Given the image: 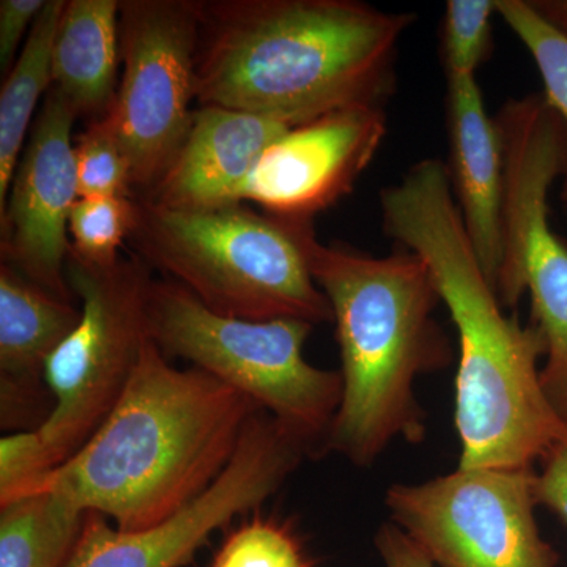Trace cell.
I'll return each instance as SVG.
<instances>
[{"label":"cell","instance_id":"23","mask_svg":"<svg viewBox=\"0 0 567 567\" xmlns=\"http://www.w3.org/2000/svg\"><path fill=\"white\" fill-rule=\"evenodd\" d=\"M496 0H450L442 22V55L447 76H476L492 51Z\"/></svg>","mask_w":567,"mask_h":567},{"label":"cell","instance_id":"3","mask_svg":"<svg viewBox=\"0 0 567 567\" xmlns=\"http://www.w3.org/2000/svg\"><path fill=\"white\" fill-rule=\"evenodd\" d=\"M259 412L207 372L175 368L148 339L99 431L22 495L52 492L122 532L155 527L218 480Z\"/></svg>","mask_w":567,"mask_h":567},{"label":"cell","instance_id":"11","mask_svg":"<svg viewBox=\"0 0 567 567\" xmlns=\"http://www.w3.org/2000/svg\"><path fill=\"white\" fill-rule=\"evenodd\" d=\"M309 456L274 416L259 412L246 425L233 461L203 495L155 527L122 532L87 513L69 567H182L237 516L262 506Z\"/></svg>","mask_w":567,"mask_h":567},{"label":"cell","instance_id":"4","mask_svg":"<svg viewBox=\"0 0 567 567\" xmlns=\"http://www.w3.org/2000/svg\"><path fill=\"white\" fill-rule=\"evenodd\" d=\"M309 271L333 309L341 350L342 401L328 451L352 464H374L394 440L424 439L417 377L454 360L436 322L442 303L423 260L402 248L372 257L323 245L309 224L303 237Z\"/></svg>","mask_w":567,"mask_h":567},{"label":"cell","instance_id":"17","mask_svg":"<svg viewBox=\"0 0 567 567\" xmlns=\"http://www.w3.org/2000/svg\"><path fill=\"white\" fill-rule=\"evenodd\" d=\"M121 2L65 0L54 47L52 87L78 114L103 118L117 96L121 66Z\"/></svg>","mask_w":567,"mask_h":567},{"label":"cell","instance_id":"6","mask_svg":"<svg viewBox=\"0 0 567 567\" xmlns=\"http://www.w3.org/2000/svg\"><path fill=\"white\" fill-rule=\"evenodd\" d=\"M136 256L226 317L333 323L303 248L308 219L260 215L244 205L175 210L136 197Z\"/></svg>","mask_w":567,"mask_h":567},{"label":"cell","instance_id":"13","mask_svg":"<svg viewBox=\"0 0 567 567\" xmlns=\"http://www.w3.org/2000/svg\"><path fill=\"white\" fill-rule=\"evenodd\" d=\"M386 132L380 106L347 107L292 126L254 167L244 203L251 200L276 218L311 221L352 193Z\"/></svg>","mask_w":567,"mask_h":567},{"label":"cell","instance_id":"21","mask_svg":"<svg viewBox=\"0 0 567 567\" xmlns=\"http://www.w3.org/2000/svg\"><path fill=\"white\" fill-rule=\"evenodd\" d=\"M137 223L136 197H80L70 213L71 251L87 262L107 265L132 238Z\"/></svg>","mask_w":567,"mask_h":567},{"label":"cell","instance_id":"12","mask_svg":"<svg viewBox=\"0 0 567 567\" xmlns=\"http://www.w3.org/2000/svg\"><path fill=\"white\" fill-rule=\"evenodd\" d=\"M78 117L69 100L51 87L0 213L2 264L66 301L73 297L65 278L70 213L80 199L71 142Z\"/></svg>","mask_w":567,"mask_h":567},{"label":"cell","instance_id":"1","mask_svg":"<svg viewBox=\"0 0 567 567\" xmlns=\"http://www.w3.org/2000/svg\"><path fill=\"white\" fill-rule=\"evenodd\" d=\"M383 230L423 260L456 328L458 468H533L567 425L540 382L546 342L507 316L462 221L445 163L413 164L380 196Z\"/></svg>","mask_w":567,"mask_h":567},{"label":"cell","instance_id":"26","mask_svg":"<svg viewBox=\"0 0 567 567\" xmlns=\"http://www.w3.org/2000/svg\"><path fill=\"white\" fill-rule=\"evenodd\" d=\"M543 461V470L535 476L537 505L546 506L567 525V432Z\"/></svg>","mask_w":567,"mask_h":567},{"label":"cell","instance_id":"19","mask_svg":"<svg viewBox=\"0 0 567 567\" xmlns=\"http://www.w3.org/2000/svg\"><path fill=\"white\" fill-rule=\"evenodd\" d=\"M87 514L52 492L0 505V567H69Z\"/></svg>","mask_w":567,"mask_h":567},{"label":"cell","instance_id":"15","mask_svg":"<svg viewBox=\"0 0 567 567\" xmlns=\"http://www.w3.org/2000/svg\"><path fill=\"white\" fill-rule=\"evenodd\" d=\"M81 320V309L0 267V423L9 431L39 427L50 410L44 368Z\"/></svg>","mask_w":567,"mask_h":567},{"label":"cell","instance_id":"10","mask_svg":"<svg viewBox=\"0 0 567 567\" xmlns=\"http://www.w3.org/2000/svg\"><path fill=\"white\" fill-rule=\"evenodd\" d=\"M199 2L122 0L117 96L104 117L132 164L134 194L162 178L192 126Z\"/></svg>","mask_w":567,"mask_h":567},{"label":"cell","instance_id":"27","mask_svg":"<svg viewBox=\"0 0 567 567\" xmlns=\"http://www.w3.org/2000/svg\"><path fill=\"white\" fill-rule=\"evenodd\" d=\"M375 547L385 567H435L427 555L395 524H385L379 529Z\"/></svg>","mask_w":567,"mask_h":567},{"label":"cell","instance_id":"16","mask_svg":"<svg viewBox=\"0 0 567 567\" xmlns=\"http://www.w3.org/2000/svg\"><path fill=\"white\" fill-rule=\"evenodd\" d=\"M450 175L462 221L495 289L505 251V156L476 76H447Z\"/></svg>","mask_w":567,"mask_h":567},{"label":"cell","instance_id":"9","mask_svg":"<svg viewBox=\"0 0 567 567\" xmlns=\"http://www.w3.org/2000/svg\"><path fill=\"white\" fill-rule=\"evenodd\" d=\"M533 468H457L394 484L386 506L435 567H557L537 527Z\"/></svg>","mask_w":567,"mask_h":567},{"label":"cell","instance_id":"25","mask_svg":"<svg viewBox=\"0 0 567 567\" xmlns=\"http://www.w3.org/2000/svg\"><path fill=\"white\" fill-rule=\"evenodd\" d=\"M48 0H2L0 2V71L9 74L18 59V48L31 32Z\"/></svg>","mask_w":567,"mask_h":567},{"label":"cell","instance_id":"28","mask_svg":"<svg viewBox=\"0 0 567 567\" xmlns=\"http://www.w3.org/2000/svg\"><path fill=\"white\" fill-rule=\"evenodd\" d=\"M533 9L567 37V0H529Z\"/></svg>","mask_w":567,"mask_h":567},{"label":"cell","instance_id":"7","mask_svg":"<svg viewBox=\"0 0 567 567\" xmlns=\"http://www.w3.org/2000/svg\"><path fill=\"white\" fill-rule=\"evenodd\" d=\"M312 328L297 319L216 315L171 279H153L148 293L153 344L248 395L303 443L309 456L327 453L342 401L341 371L316 368L305 358Z\"/></svg>","mask_w":567,"mask_h":567},{"label":"cell","instance_id":"18","mask_svg":"<svg viewBox=\"0 0 567 567\" xmlns=\"http://www.w3.org/2000/svg\"><path fill=\"white\" fill-rule=\"evenodd\" d=\"M65 0H48L0 92V213L41 96L52 87V47ZM48 95V93H47Z\"/></svg>","mask_w":567,"mask_h":567},{"label":"cell","instance_id":"24","mask_svg":"<svg viewBox=\"0 0 567 567\" xmlns=\"http://www.w3.org/2000/svg\"><path fill=\"white\" fill-rule=\"evenodd\" d=\"M212 567H311L289 528L256 517L230 533Z\"/></svg>","mask_w":567,"mask_h":567},{"label":"cell","instance_id":"14","mask_svg":"<svg viewBox=\"0 0 567 567\" xmlns=\"http://www.w3.org/2000/svg\"><path fill=\"white\" fill-rule=\"evenodd\" d=\"M290 128L251 112L199 106L181 151L141 199L194 212L244 204L254 167Z\"/></svg>","mask_w":567,"mask_h":567},{"label":"cell","instance_id":"8","mask_svg":"<svg viewBox=\"0 0 567 567\" xmlns=\"http://www.w3.org/2000/svg\"><path fill=\"white\" fill-rule=\"evenodd\" d=\"M505 156V251L495 292L505 308L525 293L546 342L540 382L567 425V245L548 221V197L567 177V128L543 95L503 104L495 117Z\"/></svg>","mask_w":567,"mask_h":567},{"label":"cell","instance_id":"5","mask_svg":"<svg viewBox=\"0 0 567 567\" xmlns=\"http://www.w3.org/2000/svg\"><path fill=\"white\" fill-rule=\"evenodd\" d=\"M66 284L81 320L44 368L52 409L33 431L0 440V503L24 494L87 443L110 416L147 344L151 267L140 256L87 262L69 252Z\"/></svg>","mask_w":567,"mask_h":567},{"label":"cell","instance_id":"22","mask_svg":"<svg viewBox=\"0 0 567 567\" xmlns=\"http://www.w3.org/2000/svg\"><path fill=\"white\" fill-rule=\"evenodd\" d=\"M78 194L134 196L132 164L106 117L92 121L74 142Z\"/></svg>","mask_w":567,"mask_h":567},{"label":"cell","instance_id":"20","mask_svg":"<svg viewBox=\"0 0 567 567\" xmlns=\"http://www.w3.org/2000/svg\"><path fill=\"white\" fill-rule=\"evenodd\" d=\"M496 13L532 55L543 78V96L567 128V37L548 24L529 0H496ZM559 197L567 210V177Z\"/></svg>","mask_w":567,"mask_h":567},{"label":"cell","instance_id":"2","mask_svg":"<svg viewBox=\"0 0 567 567\" xmlns=\"http://www.w3.org/2000/svg\"><path fill=\"white\" fill-rule=\"evenodd\" d=\"M196 100L290 126L383 107L415 14L353 0L199 2Z\"/></svg>","mask_w":567,"mask_h":567}]
</instances>
